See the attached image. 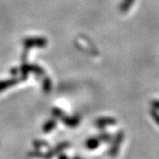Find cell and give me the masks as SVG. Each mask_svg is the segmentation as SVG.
Listing matches in <instances>:
<instances>
[{
  "mask_svg": "<svg viewBox=\"0 0 159 159\" xmlns=\"http://www.w3.org/2000/svg\"><path fill=\"white\" fill-rule=\"evenodd\" d=\"M16 82V80H8V81L6 80V81L0 82V91H2V90H4L5 88L15 84Z\"/></svg>",
  "mask_w": 159,
  "mask_h": 159,
  "instance_id": "6da1fadb",
  "label": "cell"
}]
</instances>
